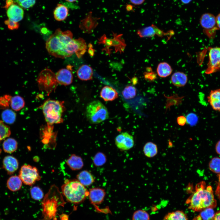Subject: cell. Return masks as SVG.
Listing matches in <instances>:
<instances>
[{
    "instance_id": "obj_23",
    "label": "cell",
    "mask_w": 220,
    "mask_h": 220,
    "mask_svg": "<svg viewBox=\"0 0 220 220\" xmlns=\"http://www.w3.org/2000/svg\"><path fill=\"white\" fill-rule=\"evenodd\" d=\"M68 9L66 6L61 4H58L53 11L54 18L58 21L64 20L68 16Z\"/></svg>"
},
{
    "instance_id": "obj_11",
    "label": "cell",
    "mask_w": 220,
    "mask_h": 220,
    "mask_svg": "<svg viewBox=\"0 0 220 220\" xmlns=\"http://www.w3.org/2000/svg\"><path fill=\"white\" fill-rule=\"evenodd\" d=\"M8 19L18 22L23 18L24 11L21 7L15 3L6 9Z\"/></svg>"
},
{
    "instance_id": "obj_40",
    "label": "cell",
    "mask_w": 220,
    "mask_h": 220,
    "mask_svg": "<svg viewBox=\"0 0 220 220\" xmlns=\"http://www.w3.org/2000/svg\"><path fill=\"white\" fill-rule=\"evenodd\" d=\"M186 122L191 126L195 125L198 121V118L196 115L193 113L188 114L186 117Z\"/></svg>"
},
{
    "instance_id": "obj_1",
    "label": "cell",
    "mask_w": 220,
    "mask_h": 220,
    "mask_svg": "<svg viewBox=\"0 0 220 220\" xmlns=\"http://www.w3.org/2000/svg\"><path fill=\"white\" fill-rule=\"evenodd\" d=\"M46 48L50 55L56 57L64 58L75 53L80 58L87 48L85 40L81 38H73V34L69 30L62 31L57 29L47 40Z\"/></svg>"
},
{
    "instance_id": "obj_13",
    "label": "cell",
    "mask_w": 220,
    "mask_h": 220,
    "mask_svg": "<svg viewBox=\"0 0 220 220\" xmlns=\"http://www.w3.org/2000/svg\"><path fill=\"white\" fill-rule=\"evenodd\" d=\"M137 34L141 38L151 37L157 35L162 37L166 34L163 31L154 25L148 26L138 30Z\"/></svg>"
},
{
    "instance_id": "obj_25",
    "label": "cell",
    "mask_w": 220,
    "mask_h": 220,
    "mask_svg": "<svg viewBox=\"0 0 220 220\" xmlns=\"http://www.w3.org/2000/svg\"><path fill=\"white\" fill-rule=\"evenodd\" d=\"M156 71L158 75L160 77L166 78L170 75L172 69L169 64L163 62L160 63L158 64Z\"/></svg>"
},
{
    "instance_id": "obj_34",
    "label": "cell",
    "mask_w": 220,
    "mask_h": 220,
    "mask_svg": "<svg viewBox=\"0 0 220 220\" xmlns=\"http://www.w3.org/2000/svg\"><path fill=\"white\" fill-rule=\"evenodd\" d=\"M30 192L31 198L35 200H40L43 197V193L38 186L32 187L30 189Z\"/></svg>"
},
{
    "instance_id": "obj_15",
    "label": "cell",
    "mask_w": 220,
    "mask_h": 220,
    "mask_svg": "<svg viewBox=\"0 0 220 220\" xmlns=\"http://www.w3.org/2000/svg\"><path fill=\"white\" fill-rule=\"evenodd\" d=\"M200 23L202 28L207 30L215 28L217 25L216 17L209 13H205L201 16Z\"/></svg>"
},
{
    "instance_id": "obj_4",
    "label": "cell",
    "mask_w": 220,
    "mask_h": 220,
    "mask_svg": "<svg viewBox=\"0 0 220 220\" xmlns=\"http://www.w3.org/2000/svg\"><path fill=\"white\" fill-rule=\"evenodd\" d=\"M64 106L58 101L48 100L42 106L43 112L46 122L50 124L59 123L62 121Z\"/></svg>"
},
{
    "instance_id": "obj_10",
    "label": "cell",
    "mask_w": 220,
    "mask_h": 220,
    "mask_svg": "<svg viewBox=\"0 0 220 220\" xmlns=\"http://www.w3.org/2000/svg\"><path fill=\"white\" fill-rule=\"evenodd\" d=\"M115 143L119 149L122 151H126L133 147L134 141L132 135L127 132H123L116 137Z\"/></svg>"
},
{
    "instance_id": "obj_38",
    "label": "cell",
    "mask_w": 220,
    "mask_h": 220,
    "mask_svg": "<svg viewBox=\"0 0 220 220\" xmlns=\"http://www.w3.org/2000/svg\"><path fill=\"white\" fill-rule=\"evenodd\" d=\"M12 97L8 95H5L0 97V109H8L10 105Z\"/></svg>"
},
{
    "instance_id": "obj_53",
    "label": "cell",
    "mask_w": 220,
    "mask_h": 220,
    "mask_svg": "<svg viewBox=\"0 0 220 220\" xmlns=\"http://www.w3.org/2000/svg\"><path fill=\"white\" fill-rule=\"evenodd\" d=\"M0 220H1L0 219Z\"/></svg>"
},
{
    "instance_id": "obj_5",
    "label": "cell",
    "mask_w": 220,
    "mask_h": 220,
    "mask_svg": "<svg viewBox=\"0 0 220 220\" xmlns=\"http://www.w3.org/2000/svg\"><path fill=\"white\" fill-rule=\"evenodd\" d=\"M86 118L92 124H97L107 119L109 113L106 106L100 101L94 100L89 103L86 110Z\"/></svg>"
},
{
    "instance_id": "obj_6",
    "label": "cell",
    "mask_w": 220,
    "mask_h": 220,
    "mask_svg": "<svg viewBox=\"0 0 220 220\" xmlns=\"http://www.w3.org/2000/svg\"><path fill=\"white\" fill-rule=\"evenodd\" d=\"M113 38H110L104 34L98 39V43L104 46L102 49L106 53L110 55L111 53V47H113L116 52H119L121 54L123 52L126 46L124 39L122 38V34H117L113 32Z\"/></svg>"
},
{
    "instance_id": "obj_22",
    "label": "cell",
    "mask_w": 220,
    "mask_h": 220,
    "mask_svg": "<svg viewBox=\"0 0 220 220\" xmlns=\"http://www.w3.org/2000/svg\"><path fill=\"white\" fill-rule=\"evenodd\" d=\"M66 163L70 168L74 170H79L83 166L82 158L74 154L71 155L67 160Z\"/></svg>"
},
{
    "instance_id": "obj_52",
    "label": "cell",
    "mask_w": 220,
    "mask_h": 220,
    "mask_svg": "<svg viewBox=\"0 0 220 220\" xmlns=\"http://www.w3.org/2000/svg\"><path fill=\"white\" fill-rule=\"evenodd\" d=\"M66 1L69 2H73L76 1L77 0H65Z\"/></svg>"
},
{
    "instance_id": "obj_45",
    "label": "cell",
    "mask_w": 220,
    "mask_h": 220,
    "mask_svg": "<svg viewBox=\"0 0 220 220\" xmlns=\"http://www.w3.org/2000/svg\"><path fill=\"white\" fill-rule=\"evenodd\" d=\"M88 47V53L90 56H93L94 54L95 50L93 48L91 44H89Z\"/></svg>"
},
{
    "instance_id": "obj_8",
    "label": "cell",
    "mask_w": 220,
    "mask_h": 220,
    "mask_svg": "<svg viewBox=\"0 0 220 220\" xmlns=\"http://www.w3.org/2000/svg\"><path fill=\"white\" fill-rule=\"evenodd\" d=\"M209 60L205 71L210 74L220 71V47L210 48L209 49Z\"/></svg>"
},
{
    "instance_id": "obj_46",
    "label": "cell",
    "mask_w": 220,
    "mask_h": 220,
    "mask_svg": "<svg viewBox=\"0 0 220 220\" xmlns=\"http://www.w3.org/2000/svg\"><path fill=\"white\" fill-rule=\"evenodd\" d=\"M15 3L13 0H6L5 6L3 7L6 9Z\"/></svg>"
},
{
    "instance_id": "obj_18",
    "label": "cell",
    "mask_w": 220,
    "mask_h": 220,
    "mask_svg": "<svg viewBox=\"0 0 220 220\" xmlns=\"http://www.w3.org/2000/svg\"><path fill=\"white\" fill-rule=\"evenodd\" d=\"M3 166L8 174H10L18 169L19 163L14 157L8 156L4 157L3 161Z\"/></svg>"
},
{
    "instance_id": "obj_43",
    "label": "cell",
    "mask_w": 220,
    "mask_h": 220,
    "mask_svg": "<svg viewBox=\"0 0 220 220\" xmlns=\"http://www.w3.org/2000/svg\"><path fill=\"white\" fill-rule=\"evenodd\" d=\"M178 124L180 126H184L186 123V117L182 116H178L177 119Z\"/></svg>"
},
{
    "instance_id": "obj_44",
    "label": "cell",
    "mask_w": 220,
    "mask_h": 220,
    "mask_svg": "<svg viewBox=\"0 0 220 220\" xmlns=\"http://www.w3.org/2000/svg\"><path fill=\"white\" fill-rule=\"evenodd\" d=\"M145 0H129L130 2L133 5H139L142 4Z\"/></svg>"
},
{
    "instance_id": "obj_12",
    "label": "cell",
    "mask_w": 220,
    "mask_h": 220,
    "mask_svg": "<svg viewBox=\"0 0 220 220\" xmlns=\"http://www.w3.org/2000/svg\"><path fill=\"white\" fill-rule=\"evenodd\" d=\"M89 198L90 203L94 205L101 204L104 200L105 195V190L101 188H94L90 189Z\"/></svg>"
},
{
    "instance_id": "obj_2",
    "label": "cell",
    "mask_w": 220,
    "mask_h": 220,
    "mask_svg": "<svg viewBox=\"0 0 220 220\" xmlns=\"http://www.w3.org/2000/svg\"><path fill=\"white\" fill-rule=\"evenodd\" d=\"M187 201L189 208L196 211L214 207L216 205L212 187L210 185L206 187L204 182L198 184L196 191Z\"/></svg>"
},
{
    "instance_id": "obj_37",
    "label": "cell",
    "mask_w": 220,
    "mask_h": 220,
    "mask_svg": "<svg viewBox=\"0 0 220 220\" xmlns=\"http://www.w3.org/2000/svg\"><path fill=\"white\" fill-rule=\"evenodd\" d=\"M215 212L211 208H206L200 213V217L203 220H210L214 218Z\"/></svg>"
},
{
    "instance_id": "obj_16",
    "label": "cell",
    "mask_w": 220,
    "mask_h": 220,
    "mask_svg": "<svg viewBox=\"0 0 220 220\" xmlns=\"http://www.w3.org/2000/svg\"><path fill=\"white\" fill-rule=\"evenodd\" d=\"M207 98L211 108L215 111H220V89L211 90Z\"/></svg>"
},
{
    "instance_id": "obj_36",
    "label": "cell",
    "mask_w": 220,
    "mask_h": 220,
    "mask_svg": "<svg viewBox=\"0 0 220 220\" xmlns=\"http://www.w3.org/2000/svg\"><path fill=\"white\" fill-rule=\"evenodd\" d=\"M106 161L105 155L103 153L98 152L94 156L93 161L96 166H100L104 164Z\"/></svg>"
},
{
    "instance_id": "obj_49",
    "label": "cell",
    "mask_w": 220,
    "mask_h": 220,
    "mask_svg": "<svg viewBox=\"0 0 220 220\" xmlns=\"http://www.w3.org/2000/svg\"><path fill=\"white\" fill-rule=\"evenodd\" d=\"M218 182L216 190L217 193L220 192V173L218 174Z\"/></svg>"
},
{
    "instance_id": "obj_39",
    "label": "cell",
    "mask_w": 220,
    "mask_h": 220,
    "mask_svg": "<svg viewBox=\"0 0 220 220\" xmlns=\"http://www.w3.org/2000/svg\"><path fill=\"white\" fill-rule=\"evenodd\" d=\"M17 4L22 8L27 9L33 6L36 0H16Z\"/></svg>"
},
{
    "instance_id": "obj_35",
    "label": "cell",
    "mask_w": 220,
    "mask_h": 220,
    "mask_svg": "<svg viewBox=\"0 0 220 220\" xmlns=\"http://www.w3.org/2000/svg\"><path fill=\"white\" fill-rule=\"evenodd\" d=\"M148 214L143 210H138L135 211L133 214L132 220H149Z\"/></svg>"
},
{
    "instance_id": "obj_9",
    "label": "cell",
    "mask_w": 220,
    "mask_h": 220,
    "mask_svg": "<svg viewBox=\"0 0 220 220\" xmlns=\"http://www.w3.org/2000/svg\"><path fill=\"white\" fill-rule=\"evenodd\" d=\"M37 81L39 85L45 87L55 86L58 83L56 75L51 69L47 68L40 72L37 78Z\"/></svg>"
},
{
    "instance_id": "obj_28",
    "label": "cell",
    "mask_w": 220,
    "mask_h": 220,
    "mask_svg": "<svg viewBox=\"0 0 220 220\" xmlns=\"http://www.w3.org/2000/svg\"><path fill=\"white\" fill-rule=\"evenodd\" d=\"M17 148L16 141L13 138H9L5 140L3 144L4 151L8 153H12L15 152Z\"/></svg>"
},
{
    "instance_id": "obj_32",
    "label": "cell",
    "mask_w": 220,
    "mask_h": 220,
    "mask_svg": "<svg viewBox=\"0 0 220 220\" xmlns=\"http://www.w3.org/2000/svg\"><path fill=\"white\" fill-rule=\"evenodd\" d=\"M137 90L136 88L131 85L126 86L122 91L123 97L126 99H130L134 97L136 95Z\"/></svg>"
},
{
    "instance_id": "obj_7",
    "label": "cell",
    "mask_w": 220,
    "mask_h": 220,
    "mask_svg": "<svg viewBox=\"0 0 220 220\" xmlns=\"http://www.w3.org/2000/svg\"><path fill=\"white\" fill-rule=\"evenodd\" d=\"M19 176L24 183L29 185H32L41 179L37 169L30 165H24L21 167Z\"/></svg>"
},
{
    "instance_id": "obj_50",
    "label": "cell",
    "mask_w": 220,
    "mask_h": 220,
    "mask_svg": "<svg viewBox=\"0 0 220 220\" xmlns=\"http://www.w3.org/2000/svg\"><path fill=\"white\" fill-rule=\"evenodd\" d=\"M213 220H220V211L218 212L215 215Z\"/></svg>"
},
{
    "instance_id": "obj_24",
    "label": "cell",
    "mask_w": 220,
    "mask_h": 220,
    "mask_svg": "<svg viewBox=\"0 0 220 220\" xmlns=\"http://www.w3.org/2000/svg\"><path fill=\"white\" fill-rule=\"evenodd\" d=\"M97 25L95 20H91L90 18L88 17L81 21L79 28L83 32L90 34L93 32Z\"/></svg>"
},
{
    "instance_id": "obj_3",
    "label": "cell",
    "mask_w": 220,
    "mask_h": 220,
    "mask_svg": "<svg viewBox=\"0 0 220 220\" xmlns=\"http://www.w3.org/2000/svg\"><path fill=\"white\" fill-rule=\"evenodd\" d=\"M62 193L68 202L74 204L82 202L89 191L77 180H66L61 186Z\"/></svg>"
},
{
    "instance_id": "obj_33",
    "label": "cell",
    "mask_w": 220,
    "mask_h": 220,
    "mask_svg": "<svg viewBox=\"0 0 220 220\" xmlns=\"http://www.w3.org/2000/svg\"><path fill=\"white\" fill-rule=\"evenodd\" d=\"M208 167L209 170L214 173H220V158L214 157L210 161Z\"/></svg>"
},
{
    "instance_id": "obj_27",
    "label": "cell",
    "mask_w": 220,
    "mask_h": 220,
    "mask_svg": "<svg viewBox=\"0 0 220 220\" xmlns=\"http://www.w3.org/2000/svg\"><path fill=\"white\" fill-rule=\"evenodd\" d=\"M22 182L19 176H13L10 177L8 180L7 185L10 190L15 192L20 189L22 186Z\"/></svg>"
},
{
    "instance_id": "obj_31",
    "label": "cell",
    "mask_w": 220,
    "mask_h": 220,
    "mask_svg": "<svg viewBox=\"0 0 220 220\" xmlns=\"http://www.w3.org/2000/svg\"><path fill=\"white\" fill-rule=\"evenodd\" d=\"M2 117L3 120L6 123L11 124L15 122L16 115L13 111L7 109L2 112Z\"/></svg>"
},
{
    "instance_id": "obj_41",
    "label": "cell",
    "mask_w": 220,
    "mask_h": 220,
    "mask_svg": "<svg viewBox=\"0 0 220 220\" xmlns=\"http://www.w3.org/2000/svg\"><path fill=\"white\" fill-rule=\"evenodd\" d=\"M5 24L10 30L17 29L19 27V25L18 22H14L8 19L5 20Z\"/></svg>"
},
{
    "instance_id": "obj_51",
    "label": "cell",
    "mask_w": 220,
    "mask_h": 220,
    "mask_svg": "<svg viewBox=\"0 0 220 220\" xmlns=\"http://www.w3.org/2000/svg\"><path fill=\"white\" fill-rule=\"evenodd\" d=\"M182 2L185 4H187L189 3L191 0H181Z\"/></svg>"
},
{
    "instance_id": "obj_19",
    "label": "cell",
    "mask_w": 220,
    "mask_h": 220,
    "mask_svg": "<svg viewBox=\"0 0 220 220\" xmlns=\"http://www.w3.org/2000/svg\"><path fill=\"white\" fill-rule=\"evenodd\" d=\"M93 70L91 67L86 64H83L80 66L77 71V76L83 81H87L92 79Z\"/></svg>"
},
{
    "instance_id": "obj_26",
    "label": "cell",
    "mask_w": 220,
    "mask_h": 220,
    "mask_svg": "<svg viewBox=\"0 0 220 220\" xmlns=\"http://www.w3.org/2000/svg\"><path fill=\"white\" fill-rule=\"evenodd\" d=\"M143 152L145 155L151 158L156 156L158 152V147L156 144L152 142H148L144 145Z\"/></svg>"
},
{
    "instance_id": "obj_21",
    "label": "cell",
    "mask_w": 220,
    "mask_h": 220,
    "mask_svg": "<svg viewBox=\"0 0 220 220\" xmlns=\"http://www.w3.org/2000/svg\"><path fill=\"white\" fill-rule=\"evenodd\" d=\"M77 180L85 186H89L94 182V178L89 171L84 170L80 172L77 176Z\"/></svg>"
},
{
    "instance_id": "obj_29",
    "label": "cell",
    "mask_w": 220,
    "mask_h": 220,
    "mask_svg": "<svg viewBox=\"0 0 220 220\" xmlns=\"http://www.w3.org/2000/svg\"><path fill=\"white\" fill-rule=\"evenodd\" d=\"M10 105L13 110L18 111L24 107L25 102L22 97L16 95L12 97Z\"/></svg>"
},
{
    "instance_id": "obj_47",
    "label": "cell",
    "mask_w": 220,
    "mask_h": 220,
    "mask_svg": "<svg viewBox=\"0 0 220 220\" xmlns=\"http://www.w3.org/2000/svg\"><path fill=\"white\" fill-rule=\"evenodd\" d=\"M215 149L216 153L220 156V140L216 143L215 146Z\"/></svg>"
},
{
    "instance_id": "obj_17",
    "label": "cell",
    "mask_w": 220,
    "mask_h": 220,
    "mask_svg": "<svg viewBox=\"0 0 220 220\" xmlns=\"http://www.w3.org/2000/svg\"><path fill=\"white\" fill-rule=\"evenodd\" d=\"M100 96L105 101H112L118 97V94L116 90L112 87L105 86L102 88L100 93Z\"/></svg>"
},
{
    "instance_id": "obj_30",
    "label": "cell",
    "mask_w": 220,
    "mask_h": 220,
    "mask_svg": "<svg viewBox=\"0 0 220 220\" xmlns=\"http://www.w3.org/2000/svg\"><path fill=\"white\" fill-rule=\"evenodd\" d=\"M163 220H188L186 215L182 211H177L168 213Z\"/></svg>"
},
{
    "instance_id": "obj_20",
    "label": "cell",
    "mask_w": 220,
    "mask_h": 220,
    "mask_svg": "<svg viewBox=\"0 0 220 220\" xmlns=\"http://www.w3.org/2000/svg\"><path fill=\"white\" fill-rule=\"evenodd\" d=\"M170 80L174 86L178 87H183L187 83L188 77L187 75L184 72H177L172 75Z\"/></svg>"
},
{
    "instance_id": "obj_14",
    "label": "cell",
    "mask_w": 220,
    "mask_h": 220,
    "mask_svg": "<svg viewBox=\"0 0 220 220\" xmlns=\"http://www.w3.org/2000/svg\"><path fill=\"white\" fill-rule=\"evenodd\" d=\"M56 77L57 82L61 85H69L73 81L72 74L68 69H60L57 72Z\"/></svg>"
},
{
    "instance_id": "obj_48",
    "label": "cell",
    "mask_w": 220,
    "mask_h": 220,
    "mask_svg": "<svg viewBox=\"0 0 220 220\" xmlns=\"http://www.w3.org/2000/svg\"><path fill=\"white\" fill-rule=\"evenodd\" d=\"M216 25L220 29V13L216 17Z\"/></svg>"
},
{
    "instance_id": "obj_42",
    "label": "cell",
    "mask_w": 220,
    "mask_h": 220,
    "mask_svg": "<svg viewBox=\"0 0 220 220\" xmlns=\"http://www.w3.org/2000/svg\"><path fill=\"white\" fill-rule=\"evenodd\" d=\"M144 78L147 81L152 82L156 78V75L154 72H145L144 74Z\"/></svg>"
}]
</instances>
